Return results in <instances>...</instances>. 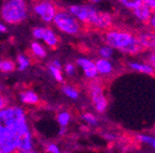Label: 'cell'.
<instances>
[{"label":"cell","instance_id":"6da1fadb","mask_svg":"<svg viewBox=\"0 0 155 153\" xmlns=\"http://www.w3.org/2000/svg\"><path fill=\"white\" fill-rule=\"evenodd\" d=\"M0 149L2 153L35 152V139L26 110L8 105L0 110Z\"/></svg>","mask_w":155,"mask_h":153},{"label":"cell","instance_id":"7a4b0ae2","mask_svg":"<svg viewBox=\"0 0 155 153\" xmlns=\"http://www.w3.org/2000/svg\"><path fill=\"white\" fill-rule=\"evenodd\" d=\"M69 12L72 13L84 26L106 31L113 26L114 17L110 12L100 11L94 7L93 3L72 5L68 8Z\"/></svg>","mask_w":155,"mask_h":153},{"label":"cell","instance_id":"3957f363","mask_svg":"<svg viewBox=\"0 0 155 153\" xmlns=\"http://www.w3.org/2000/svg\"><path fill=\"white\" fill-rule=\"evenodd\" d=\"M104 43L112 46L116 52H120L126 56H137L143 52L139 44L136 32L128 29L111 27L104 31Z\"/></svg>","mask_w":155,"mask_h":153},{"label":"cell","instance_id":"277c9868","mask_svg":"<svg viewBox=\"0 0 155 153\" xmlns=\"http://www.w3.org/2000/svg\"><path fill=\"white\" fill-rule=\"evenodd\" d=\"M28 12L27 0H3L0 9V16L7 24L17 25L26 20Z\"/></svg>","mask_w":155,"mask_h":153},{"label":"cell","instance_id":"5b68a950","mask_svg":"<svg viewBox=\"0 0 155 153\" xmlns=\"http://www.w3.org/2000/svg\"><path fill=\"white\" fill-rule=\"evenodd\" d=\"M52 24L61 33L67 36H79L84 25L72 14L69 10H58Z\"/></svg>","mask_w":155,"mask_h":153},{"label":"cell","instance_id":"8992f818","mask_svg":"<svg viewBox=\"0 0 155 153\" xmlns=\"http://www.w3.org/2000/svg\"><path fill=\"white\" fill-rule=\"evenodd\" d=\"M88 92H90V98L95 111L98 114L106 113L109 106V100L107 98L106 89L101 81L97 80V78L91 80Z\"/></svg>","mask_w":155,"mask_h":153},{"label":"cell","instance_id":"52a82bcc","mask_svg":"<svg viewBox=\"0 0 155 153\" xmlns=\"http://www.w3.org/2000/svg\"><path fill=\"white\" fill-rule=\"evenodd\" d=\"M32 11L36 14V16H38L43 23L51 24L53 23L58 9L50 0H41V1L35 3Z\"/></svg>","mask_w":155,"mask_h":153},{"label":"cell","instance_id":"ba28073f","mask_svg":"<svg viewBox=\"0 0 155 153\" xmlns=\"http://www.w3.org/2000/svg\"><path fill=\"white\" fill-rule=\"evenodd\" d=\"M138 38L139 44L143 52H149L155 48V30L147 25V27H143L140 30L136 32Z\"/></svg>","mask_w":155,"mask_h":153},{"label":"cell","instance_id":"9c48e42d","mask_svg":"<svg viewBox=\"0 0 155 153\" xmlns=\"http://www.w3.org/2000/svg\"><path fill=\"white\" fill-rule=\"evenodd\" d=\"M75 62H77L78 67L81 69L83 75H84V77L86 79H88V80H94V79L99 77L95 60L91 59V58H87V57H79Z\"/></svg>","mask_w":155,"mask_h":153},{"label":"cell","instance_id":"30bf717a","mask_svg":"<svg viewBox=\"0 0 155 153\" xmlns=\"http://www.w3.org/2000/svg\"><path fill=\"white\" fill-rule=\"evenodd\" d=\"M96 67L98 71V75L99 77H111L115 72V64L112 61V59H104V58L98 57L96 60Z\"/></svg>","mask_w":155,"mask_h":153},{"label":"cell","instance_id":"8fae6325","mask_svg":"<svg viewBox=\"0 0 155 153\" xmlns=\"http://www.w3.org/2000/svg\"><path fill=\"white\" fill-rule=\"evenodd\" d=\"M127 67L136 73L149 75V76L155 75L154 69L147 60H144V61H142V60H129V61H127Z\"/></svg>","mask_w":155,"mask_h":153},{"label":"cell","instance_id":"7c38bea8","mask_svg":"<svg viewBox=\"0 0 155 153\" xmlns=\"http://www.w3.org/2000/svg\"><path fill=\"white\" fill-rule=\"evenodd\" d=\"M153 10L151 8H149L147 5L142 3L141 5H139L138 8H136L135 10L131 11L133 17L135 18V20L138 24L142 25V26H147L149 24L152 16Z\"/></svg>","mask_w":155,"mask_h":153},{"label":"cell","instance_id":"4fadbf2b","mask_svg":"<svg viewBox=\"0 0 155 153\" xmlns=\"http://www.w3.org/2000/svg\"><path fill=\"white\" fill-rule=\"evenodd\" d=\"M42 42L45 44L48 47L50 48H56L59 43V38L56 34V32L54 31L52 28L48 27H44V32L43 36H42Z\"/></svg>","mask_w":155,"mask_h":153},{"label":"cell","instance_id":"5bb4252c","mask_svg":"<svg viewBox=\"0 0 155 153\" xmlns=\"http://www.w3.org/2000/svg\"><path fill=\"white\" fill-rule=\"evenodd\" d=\"M19 101L24 105H37L40 102L39 95L32 90H23L19 92Z\"/></svg>","mask_w":155,"mask_h":153},{"label":"cell","instance_id":"9a60e30c","mask_svg":"<svg viewBox=\"0 0 155 153\" xmlns=\"http://www.w3.org/2000/svg\"><path fill=\"white\" fill-rule=\"evenodd\" d=\"M135 140L139 142L142 146H148L150 147L152 150L155 151V135L154 134H144V133H140L135 136Z\"/></svg>","mask_w":155,"mask_h":153},{"label":"cell","instance_id":"2e32d148","mask_svg":"<svg viewBox=\"0 0 155 153\" xmlns=\"http://www.w3.org/2000/svg\"><path fill=\"white\" fill-rule=\"evenodd\" d=\"M30 52H31L32 56L38 58V59H43L48 56L46 48L41 43H39L38 41H35L30 44Z\"/></svg>","mask_w":155,"mask_h":153},{"label":"cell","instance_id":"e0dca14e","mask_svg":"<svg viewBox=\"0 0 155 153\" xmlns=\"http://www.w3.org/2000/svg\"><path fill=\"white\" fill-rule=\"evenodd\" d=\"M16 62L8 58H1L0 59V73L2 74H10L16 70Z\"/></svg>","mask_w":155,"mask_h":153},{"label":"cell","instance_id":"ac0fdd59","mask_svg":"<svg viewBox=\"0 0 155 153\" xmlns=\"http://www.w3.org/2000/svg\"><path fill=\"white\" fill-rule=\"evenodd\" d=\"M71 119H72V116L68 110H61L56 115V122L59 125V127H68V125L70 124Z\"/></svg>","mask_w":155,"mask_h":153},{"label":"cell","instance_id":"d6986e66","mask_svg":"<svg viewBox=\"0 0 155 153\" xmlns=\"http://www.w3.org/2000/svg\"><path fill=\"white\" fill-rule=\"evenodd\" d=\"M61 91L65 94V96H67L68 98H70L72 101H77L80 98V91L72 85H64L61 87Z\"/></svg>","mask_w":155,"mask_h":153},{"label":"cell","instance_id":"ffe728a7","mask_svg":"<svg viewBox=\"0 0 155 153\" xmlns=\"http://www.w3.org/2000/svg\"><path fill=\"white\" fill-rule=\"evenodd\" d=\"M116 50L114 49L112 46L108 45V44L104 43V45H101L98 50H97V55L100 58H104V59H112L114 57V54H115Z\"/></svg>","mask_w":155,"mask_h":153},{"label":"cell","instance_id":"44dd1931","mask_svg":"<svg viewBox=\"0 0 155 153\" xmlns=\"http://www.w3.org/2000/svg\"><path fill=\"white\" fill-rule=\"evenodd\" d=\"M48 71L57 83H63L64 81V79H65V77H64V74H65V73H64V69L56 67V65H54L53 63L51 62L48 65Z\"/></svg>","mask_w":155,"mask_h":153},{"label":"cell","instance_id":"7402d4cb","mask_svg":"<svg viewBox=\"0 0 155 153\" xmlns=\"http://www.w3.org/2000/svg\"><path fill=\"white\" fill-rule=\"evenodd\" d=\"M30 63H31V60L25 54H19L16 57V67L18 71L23 72L25 70H27L30 67Z\"/></svg>","mask_w":155,"mask_h":153},{"label":"cell","instance_id":"603a6c76","mask_svg":"<svg viewBox=\"0 0 155 153\" xmlns=\"http://www.w3.org/2000/svg\"><path fill=\"white\" fill-rule=\"evenodd\" d=\"M81 119H82V121L84 122L87 126H91V127L97 126L98 122H99L97 116L93 113H83L81 115Z\"/></svg>","mask_w":155,"mask_h":153},{"label":"cell","instance_id":"cb8c5ba5","mask_svg":"<svg viewBox=\"0 0 155 153\" xmlns=\"http://www.w3.org/2000/svg\"><path fill=\"white\" fill-rule=\"evenodd\" d=\"M117 3L121 5L123 9L133 11L136 8H138L143 3V0H117Z\"/></svg>","mask_w":155,"mask_h":153},{"label":"cell","instance_id":"d4e9b609","mask_svg":"<svg viewBox=\"0 0 155 153\" xmlns=\"http://www.w3.org/2000/svg\"><path fill=\"white\" fill-rule=\"evenodd\" d=\"M77 67L78 65H75L74 63L72 62H68L65 64V67H64V73H65L67 76H74L75 73H77Z\"/></svg>","mask_w":155,"mask_h":153},{"label":"cell","instance_id":"484cf974","mask_svg":"<svg viewBox=\"0 0 155 153\" xmlns=\"http://www.w3.org/2000/svg\"><path fill=\"white\" fill-rule=\"evenodd\" d=\"M43 32H44V27L42 26H39V27H35L32 29L31 34L34 36V39L38 41H41L42 40V36H43Z\"/></svg>","mask_w":155,"mask_h":153},{"label":"cell","instance_id":"4316f807","mask_svg":"<svg viewBox=\"0 0 155 153\" xmlns=\"http://www.w3.org/2000/svg\"><path fill=\"white\" fill-rule=\"evenodd\" d=\"M145 53H147V55H145V60L152 65L155 71V48L152 50H149V52H145Z\"/></svg>","mask_w":155,"mask_h":153},{"label":"cell","instance_id":"83f0119b","mask_svg":"<svg viewBox=\"0 0 155 153\" xmlns=\"http://www.w3.org/2000/svg\"><path fill=\"white\" fill-rule=\"evenodd\" d=\"M45 151L48 153H59L61 152V148L55 142H48L45 147Z\"/></svg>","mask_w":155,"mask_h":153},{"label":"cell","instance_id":"f1b7e54d","mask_svg":"<svg viewBox=\"0 0 155 153\" xmlns=\"http://www.w3.org/2000/svg\"><path fill=\"white\" fill-rule=\"evenodd\" d=\"M8 105H9V100H8V98L5 95H3V94L0 93V110Z\"/></svg>","mask_w":155,"mask_h":153},{"label":"cell","instance_id":"f546056e","mask_svg":"<svg viewBox=\"0 0 155 153\" xmlns=\"http://www.w3.org/2000/svg\"><path fill=\"white\" fill-rule=\"evenodd\" d=\"M104 138L108 141H113L116 139V136L113 134V133H104Z\"/></svg>","mask_w":155,"mask_h":153},{"label":"cell","instance_id":"4dcf8cb0","mask_svg":"<svg viewBox=\"0 0 155 153\" xmlns=\"http://www.w3.org/2000/svg\"><path fill=\"white\" fill-rule=\"evenodd\" d=\"M148 26L150 27V28H152L153 30H155V11H153L152 16H151V19H150V22H149Z\"/></svg>","mask_w":155,"mask_h":153},{"label":"cell","instance_id":"1f68e13d","mask_svg":"<svg viewBox=\"0 0 155 153\" xmlns=\"http://www.w3.org/2000/svg\"><path fill=\"white\" fill-rule=\"evenodd\" d=\"M143 3L151 8L153 11H155V0H143Z\"/></svg>","mask_w":155,"mask_h":153},{"label":"cell","instance_id":"d6a6232c","mask_svg":"<svg viewBox=\"0 0 155 153\" xmlns=\"http://www.w3.org/2000/svg\"><path fill=\"white\" fill-rule=\"evenodd\" d=\"M66 134H67V127L61 126V129L58 131V135H59V136H65Z\"/></svg>","mask_w":155,"mask_h":153},{"label":"cell","instance_id":"836d02e7","mask_svg":"<svg viewBox=\"0 0 155 153\" xmlns=\"http://www.w3.org/2000/svg\"><path fill=\"white\" fill-rule=\"evenodd\" d=\"M7 26H5L3 23L0 22V33H5V31H7Z\"/></svg>","mask_w":155,"mask_h":153},{"label":"cell","instance_id":"e575fe53","mask_svg":"<svg viewBox=\"0 0 155 153\" xmlns=\"http://www.w3.org/2000/svg\"><path fill=\"white\" fill-rule=\"evenodd\" d=\"M52 63H53L54 65H56V67H61V69H64L63 65H61V61H59L58 59H54L53 61H52Z\"/></svg>","mask_w":155,"mask_h":153},{"label":"cell","instance_id":"d590c367","mask_svg":"<svg viewBox=\"0 0 155 153\" xmlns=\"http://www.w3.org/2000/svg\"><path fill=\"white\" fill-rule=\"evenodd\" d=\"M91 3H93V5H97V3H99V2H101L102 0H88Z\"/></svg>","mask_w":155,"mask_h":153},{"label":"cell","instance_id":"8d00e7d4","mask_svg":"<svg viewBox=\"0 0 155 153\" xmlns=\"http://www.w3.org/2000/svg\"><path fill=\"white\" fill-rule=\"evenodd\" d=\"M2 92V86H1V84H0V93Z\"/></svg>","mask_w":155,"mask_h":153},{"label":"cell","instance_id":"74e56055","mask_svg":"<svg viewBox=\"0 0 155 153\" xmlns=\"http://www.w3.org/2000/svg\"><path fill=\"white\" fill-rule=\"evenodd\" d=\"M0 153H2V151H1V149H0Z\"/></svg>","mask_w":155,"mask_h":153},{"label":"cell","instance_id":"f35d334b","mask_svg":"<svg viewBox=\"0 0 155 153\" xmlns=\"http://www.w3.org/2000/svg\"><path fill=\"white\" fill-rule=\"evenodd\" d=\"M153 132H154V135H155V129H154V131H153Z\"/></svg>","mask_w":155,"mask_h":153}]
</instances>
